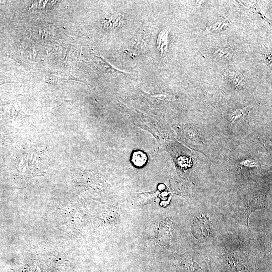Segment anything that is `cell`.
<instances>
[{
  "label": "cell",
  "instance_id": "obj_5",
  "mask_svg": "<svg viewBox=\"0 0 272 272\" xmlns=\"http://www.w3.org/2000/svg\"><path fill=\"white\" fill-rule=\"evenodd\" d=\"M227 23H228V21L226 19L222 18L219 20V21L217 22L215 24L207 27L206 30L207 31H208L211 30L212 29L214 30L221 29Z\"/></svg>",
  "mask_w": 272,
  "mask_h": 272
},
{
  "label": "cell",
  "instance_id": "obj_1",
  "mask_svg": "<svg viewBox=\"0 0 272 272\" xmlns=\"http://www.w3.org/2000/svg\"><path fill=\"white\" fill-rule=\"evenodd\" d=\"M100 62L102 70H103L104 72L109 74V75H111L113 77H120L127 74V73L116 70L104 59H102L101 61H100Z\"/></svg>",
  "mask_w": 272,
  "mask_h": 272
},
{
  "label": "cell",
  "instance_id": "obj_4",
  "mask_svg": "<svg viewBox=\"0 0 272 272\" xmlns=\"http://www.w3.org/2000/svg\"><path fill=\"white\" fill-rule=\"evenodd\" d=\"M226 76H227V77L231 80H233L234 79L235 80L233 82L235 83L238 81L239 85V83L241 84V82L242 83L243 82V77L238 72L227 70L226 71Z\"/></svg>",
  "mask_w": 272,
  "mask_h": 272
},
{
  "label": "cell",
  "instance_id": "obj_2",
  "mask_svg": "<svg viewBox=\"0 0 272 272\" xmlns=\"http://www.w3.org/2000/svg\"><path fill=\"white\" fill-rule=\"evenodd\" d=\"M168 32L167 30H164L160 33L157 43V48L160 50L162 54L166 51L168 43Z\"/></svg>",
  "mask_w": 272,
  "mask_h": 272
},
{
  "label": "cell",
  "instance_id": "obj_3",
  "mask_svg": "<svg viewBox=\"0 0 272 272\" xmlns=\"http://www.w3.org/2000/svg\"><path fill=\"white\" fill-rule=\"evenodd\" d=\"M233 54V51L230 47H224L223 48L218 49L213 54L214 58H221L224 56L229 57Z\"/></svg>",
  "mask_w": 272,
  "mask_h": 272
},
{
  "label": "cell",
  "instance_id": "obj_6",
  "mask_svg": "<svg viewBox=\"0 0 272 272\" xmlns=\"http://www.w3.org/2000/svg\"><path fill=\"white\" fill-rule=\"evenodd\" d=\"M246 8L252 11L253 13L259 14L262 17L263 19L266 20L261 11L260 9H259L258 7L256 5L254 4L250 6L249 7Z\"/></svg>",
  "mask_w": 272,
  "mask_h": 272
}]
</instances>
